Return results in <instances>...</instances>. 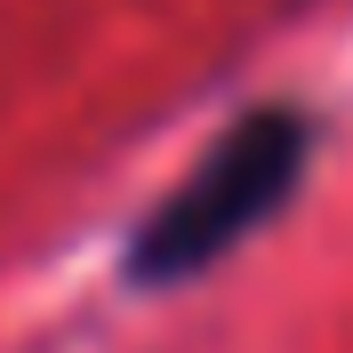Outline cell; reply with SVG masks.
I'll return each instance as SVG.
<instances>
[{
  "instance_id": "1",
  "label": "cell",
  "mask_w": 353,
  "mask_h": 353,
  "mask_svg": "<svg viewBox=\"0 0 353 353\" xmlns=\"http://www.w3.org/2000/svg\"><path fill=\"white\" fill-rule=\"evenodd\" d=\"M305 153L313 121L297 105H249L233 129H217L209 153L137 217L129 257H121L129 289H185L217 257H233L265 217H281V201L305 176Z\"/></svg>"
}]
</instances>
